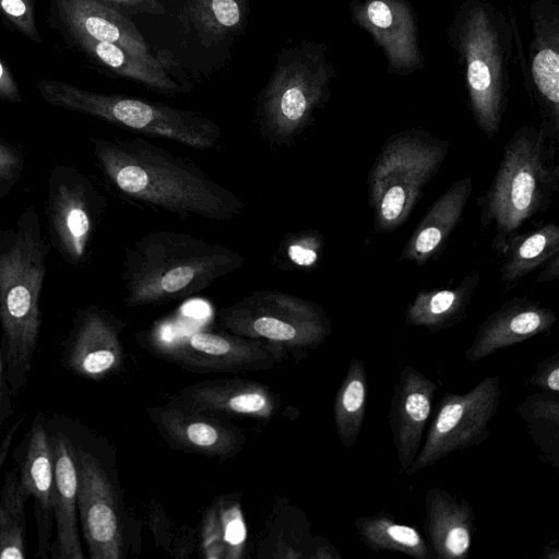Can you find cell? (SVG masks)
<instances>
[{
	"mask_svg": "<svg viewBox=\"0 0 559 559\" xmlns=\"http://www.w3.org/2000/svg\"><path fill=\"white\" fill-rule=\"evenodd\" d=\"M480 278V273L474 270L456 286L421 289L405 309V324L430 333L457 324L465 318Z\"/></svg>",
	"mask_w": 559,
	"mask_h": 559,
	"instance_id": "obj_26",
	"label": "cell"
},
{
	"mask_svg": "<svg viewBox=\"0 0 559 559\" xmlns=\"http://www.w3.org/2000/svg\"><path fill=\"white\" fill-rule=\"evenodd\" d=\"M448 152L447 140L423 128H408L385 140L367 177L374 233H392L407 222Z\"/></svg>",
	"mask_w": 559,
	"mask_h": 559,
	"instance_id": "obj_6",
	"label": "cell"
},
{
	"mask_svg": "<svg viewBox=\"0 0 559 559\" xmlns=\"http://www.w3.org/2000/svg\"><path fill=\"white\" fill-rule=\"evenodd\" d=\"M123 322L108 310L90 305L76 310L61 343L60 364L69 373L99 381L118 372L123 364L120 338Z\"/></svg>",
	"mask_w": 559,
	"mask_h": 559,
	"instance_id": "obj_15",
	"label": "cell"
},
{
	"mask_svg": "<svg viewBox=\"0 0 559 559\" xmlns=\"http://www.w3.org/2000/svg\"><path fill=\"white\" fill-rule=\"evenodd\" d=\"M186 13L201 34L212 37L236 28L242 16L238 0H190Z\"/></svg>",
	"mask_w": 559,
	"mask_h": 559,
	"instance_id": "obj_33",
	"label": "cell"
},
{
	"mask_svg": "<svg viewBox=\"0 0 559 559\" xmlns=\"http://www.w3.org/2000/svg\"><path fill=\"white\" fill-rule=\"evenodd\" d=\"M154 350L178 366L197 372H238L275 367L285 356L280 347L229 332L199 330L159 340Z\"/></svg>",
	"mask_w": 559,
	"mask_h": 559,
	"instance_id": "obj_13",
	"label": "cell"
},
{
	"mask_svg": "<svg viewBox=\"0 0 559 559\" xmlns=\"http://www.w3.org/2000/svg\"><path fill=\"white\" fill-rule=\"evenodd\" d=\"M225 545V558H239L246 540V526L236 503L217 507Z\"/></svg>",
	"mask_w": 559,
	"mask_h": 559,
	"instance_id": "obj_35",
	"label": "cell"
},
{
	"mask_svg": "<svg viewBox=\"0 0 559 559\" xmlns=\"http://www.w3.org/2000/svg\"><path fill=\"white\" fill-rule=\"evenodd\" d=\"M424 507V533L435 559H467L476 531L471 503L441 487H431L425 493Z\"/></svg>",
	"mask_w": 559,
	"mask_h": 559,
	"instance_id": "obj_23",
	"label": "cell"
},
{
	"mask_svg": "<svg viewBox=\"0 0 559 559\" xmlns=\"http://www.w3.org/2000/svg\"><path fill=\"white\" fill-rule=\"evenodd\" d=\"M49 249L33 205L0 227V349L13 397L27 382L38 345Z\"/></svg>",
	"mask_w": 559,
	"mask_h": 559,
	"instance_id": "obj_2",
	"label": "cell"
},
{
	"mask_svg": "<svg viewBox=\"0 0 559 559\" xmlns=\"http://www.w3.org/2000/svg\"><path fill=\"white\" fill-rule=\"evenodd\" d=\"M472 192V177L452 182L417 224L402 249L400 260L423 266L430 260L438 259L463 217Z\"/></svg>",
	"mask_w": 559,
	"mask_h": 559,
	"instance_id": "obj_25",
	"label": "cell"
},
{
	"mask_svg": "<svg viewBox=\"0 0 559 559\" xmlns=\"http://www.w3.org/2000/svg\"><path fill=\"white\" fill-rule=\"evenodd\" d=\"M0 197H1V194H0Z\"/></svg>",
	"mask_w": 559,
	"mask_h": 559,
	"instance_id": "obj_46",
	"label": "cell"
},
{
	"mask_svg": "<svg viewBox=\"0 0 559 559\" xmlns=\"http://www.w3.org/2000/svg\"><path fill=\"white\" fill-rule=\"evenodd\" d=\"M78 467V518L91 559H121L124 524L118 488L85 427L68 417Z\"/></svg>",
	"mask_w": 559,
	"mask_h": 559,
	"instance_id": "obj_10",
	"label": "cell"
},
{
	"mask_svg": "<svg viewBox=\"0 0 559 559\" xmlns=\"http://www.w3.org/2000/svg\"><path fill=\"white\" fill-rule=\"evenodd\" d=\"M559 280V254L552 257L543 266L537 276V283H545L549 281Z\"/></svg>",
	"mask_w": 559,
	"mask_h": 559,
	"instance_id": "obj_44",
	"label": "cell"
},
{
	"mask_svg": "<svg viewBox=\"0 0 559 559\" xmlns=\"http://www.w3.org/2000/svg\"><path fill=\"white\" fill-rule=\"evenodd\" d=\"M0 99L20 103L22 97L17 84L7 64L0 59Z\"/></svg>",
	"mask_w": 559,
	"mask_h": 559,
	"instance_id": "obj_42",
	"label": "cell"
},
{
	"mask_svg": "<svg viewBox=\"0 0 559 559\" xmlns=\"http://www.w3.org/2000/svg\"><path fill=\"white\" fill-rule=\"evenodd\" d=\"M558 138L542 121L519 127L506 143L491 183L477 199L481 224L495 228L493 240L550 209L559 188Z\"/></svg>",
	"mask_w": 559,
	"mask_h": 559,
	"instance_id": "obj_5",
	"label": "cell"
},
{
	"mask_svg": "<svg viewBox=\"0 0 559 559\" xmlns=\"http://www.w3.org/2000/svg\"><path fill=\"white\" fill-rule=\"evenodd\" d=\"M534 443L555 466L559 463V396L550 392L528 395L518 407Z\"/></svg>",
	"mask_w": 559,
	"mask_h": 559,
	"instance_id": "obj_32",
	"label": "cell"
},
{
	"mask_svg": "<svg viewBox=\"0 0 559 559\" xmlns=\"http://www.w3.org/2000/svg\"><path fill=\"white\" fill-rule=\"evenodd\" d=\"M218 322L229 333L295 354L316 349L332 332L319 304L277 289L254 290L219 309Z\"/></svg>",
	"mask_w": 559,
	"mask_h": 559,
	"instance_id": "obj_9",
	"label": "cell"
},
{
	"mask_svg": "<svg viewBox=\"0 0 559 559\" xmlns=\"http://www.w3.org/2000/svg\"><path fill=\"white\" fill-rule=\"evenodd\" d=\"M438 389L435 381L414 366H405L400 372L388 413L400 474H405L420 449Z\"/></svg>",
	"mask_w": 559,
	"mask_h": 559,
	"instance_id": "obj_20",
	"label": "cell"
},
{
	"mask_svg": "<svg viewBox=\"0 0 559 559\" xmlns=\"http://www.w3.org/2000/svg\"><path fill=\"white\" fill-rule=\"evenodd\" d=\"M12 393L5 378L4 366L0 349V436L5 423L13 415Z\"/></svg>",
	"mask_w": 559,
	"mask_h": 559,
	"instance_id": "obj_41",
	"label": "cell"
},
{
	"mask_svg": "<svg viewBox=\"0 0 559 559\" xmlns=\"http://www.w3.org/2000/svg\"><path fill=\"white\" fill-rule=\"evenodd\" d=\"M203 549L206 558H225V545L218 509H211L203 525Z\"/></svg>",
	"mask_w": 559,
	"mask_h": 559,
	"instance_id": "obj_38",
	"label": "cell"
},
{
	"mask_svg": "<svg viewBox=\"0 0 559 559\" xmlns=\"http://www.w3.org/2000/svg\"><path fill=\"white\" fill-rule=\"evenodd\" d=\"M57 8L74 36L119 45L151 64L162 66L135 25L112 7L99 0H57Z\"/></svg>",
	"mask_w": 559,
	"mask_h": 559,
	"instance_id": "obj_24",
	"label": "cell"
},
{
	"mask_svg": "<svg viewBox=\"0 0 559 559\" xmlns=\"http://www.w3.org/2000/svg\"><path fill=\"white\" fill-rule=\"evenodd\" d=\"M556 321L552 309L526 297H514L485 318L464 357L476 362L499 349L550 332Z\"/></svg>",
	"mask_w": 559,
	"mask_h": 559,
	"instance_id": "obj_21",
	"label": "cell"
},
{
	"mask_svg": "<svg viewBox=\"0 0 559 559\" xmlns=\"http://www.w3.org/2000/svg\"><path fill=\"white\" fill-rule=\"evenodd\" d=\"M501 397L499 376H488L466 393L445 392L439 400L426 440L405 474L413 476L454 451L483 443Z\"/></svg>",
	"mask_w": 559,
	"mask_h": 559,
	"instance_id": "obj_11",
	"label": "cell"
},
{
	"mask_svg": "<svg viewBox=\"0 0 559 559\" xmlns=\"http://www.w3.org/2000/svg\"><path fill=\"white\" fill-rule=\"evenodd\" d=\"M26 415L19 417L7 430L5 435L0 440V472L9 456L10 449L13 444L14 438L23 426Z\"/></svg>",
	"mask_w": 559,
	"mask_h": 559,
	"instance_id": "obj_43",
	"label": "cell"
},
{
	"mask_svg": "<svg viewBox=\"0 0 559 559\" xmlns=\"http://www.w3.org/2000/svg\"><path fill=\"white\" fill-rule=\"evenodd\" d=\"M324 238L318 230H302L289 234L280 249L284 267L311 270L321 260Z\"/></svg>",
	"mask_w": 559,
	"mask_h": 559,
	"instance_id": "obj_34",
	"label": "cell"
},
{
	"mask_svg": "<svg viewBox=\"0 0 559 559\" xmlns=\"http://www.w3.org/2000/svg\"><path fill=\"white\" fill-rule=\"evenodd\" d=\"M0 14L24 36L40 44L34 0H0Z\"/></svg>",
	"mask_w": 559,
	"mask_h": 559,
	"instance_id": "obj_36",
	"label": "cell"
},
{
	"mask_svg": "<svg viewBox=\"0 0 559 559\" xmlns=\"http://www.w3.org/2000/svg\"><path fill=\"white\" fill-rule=\"evenodd\" d=\"M543 558L545 559H559V550L557 547H552L550 545L544 548Z\"/></svg>",
	"mask_w": 559,
	"mask_h": 559,
	"instance_id": "obj_45",
	"label": "cell"
},
{
	"mask_svg": "<svg viewBox=\"0 0 559 559\" xmlns=\"http://www.w3.org/2000/svg\"><path fill=\"white\" fill-rule=\"evenodd\" d=\"M107 201L92 180L73 166L56 165L49 176L47 219L51 243L73 265L90 258L92 240Z\"/></svg>",
	"mask_w": 559,
	"mask_h": 559,
	"instance_id": "obj_12",
	"label": "cell"
},
{
	"mask_svg": "<svg viewBox=\"0 0 559 559\" xmlns=\"http://www.w3.org/2000/svg\"><path fill=\"white\" fill-rule=\"evenodd\" d=\"M81 47L92 57L121 76L138 81L162 93H177L179 85L164 71L162 66L151 64L119 45L75 36Z\"/></svg>",
	"mask_w": 559,
	"mask_h": 559,
	"instance_id": "obj_30",
	"label": "cell"
},
{
	"mask_svg": "<svg viewBox=\"0 0 559 559\" xmlns=\"http://www.w3.org/2000/svg\"><path fill=\"white\" fill-rule=\"evenodd\" d=\"M52 452V511L56 537L50 543L49 558L85 559L78 518V467L68 416L55 413L48 418Z\"/></svg>",
	"mask_w": 559,
	"mask_h": 559,
	"instance_id": "obj_18",
	"label": "cell"
},
{
	"mask_svg": "<svg viewBox=\"0 0 559 559\" xmlns=\"http://www.w3.org/2000/svg\"><path fill=\"white\" fill-rule=\"evenodd\" d=\"M23 157L16 147L0 139V190L10 188L21 175Z\"/></svg>",
	"mask_w": 559,
	"mask_h": 559,
	"instance_id": "obj_39",
	"label": "cell"
},
{
	"mask_svg": "<svg viewBox=\"0 0 559 559\" xmlns=\"http://www.w3.org/2000/svg\"><path fill=\"white\" fill-rule=\"evenodd\" d=\"M171 402L219 418L269 419L278 405L275 393L267 385L239 378L207 380L187 385Z\"/></svg>",
	"mask_w": 559,
	"mask_h": 559,
	"instance_id": "obj_22",
	"label": "cell"
},
{
	"mask_svg": "<svg viewBox=\"0 0 559 559\" xmlns=\"http://www.w3.org/2000/svg\"><path fill=\"white\" fill-rule=\"evenodd\" d=\"M360 540L372 551H396L415 559H435L429 544L413 526L399 523L386 511L354 521Z\"/></svg>",
	"mask_w": 559,
	"mask_h": 559,
	"instance_id": "obj_28",
	"label": "cell"
},
{
	"mask_svg": "<svg viewBox=\"0 0 559 559\" xmlns=\"http://www.w3.org/2000/svg\"><path fill=\"white\" fill-rule=\"evenodd\" d=\"M114 9L118 8L128 12L163 13L164 7L159 0H99Z\"/></svg>",
	"mask_w": 559,
	"mask_h": 559,
	"instance_id": "obj_40",
	"label": "cell"
},
{
	"mask_svg": "<svg viewBox=\"0 0 559 559\" xmlns=\"http://www.w3.org/2000/svg\"><path fill=\"white\" fill-rule=\"evenodd\" d=\"M14 467L24 496L33 499L36 523L37 558H49L52 537L53 464L48 417L38 411L27 431L12 452Z\"/></svg>",
	"mask_w": 559,
	"mask_h": 559,
	"instance_id": "obj_17",
	"label": "cell"
},
{
	"mask_svg": "<svg viewBox=\"0 0 559 559\" xmlns=\"http://www.w3.org/2000/svg\"><path fill=\"white\" fill-rule=\"evenodd\" d=\"M530 20L533 37L526 61L514 21V38L521 56L524 84L542 121L559 133V5L556 0H532Z\"/></svg>",
	"mask_w": 559,
	"mask_h": 559,
	"instance_id": "obj_14",
	"label": "cell"
},
{
	"mask_svg": "<svg viewBox=\"0 0 559 559\" xmlns=\"http://www.w3.org/2000/svg\"><path fill=\"white\" fill-rule=\"evenodd\" d=\"M352 22L381 48L389 74L407 76L424 67L417 16L408 0H350Z\"/></svg>",
	"mask_w": 559,
	"mask_h": 559,
	"instance_id": "obj_16",
	"label": "cell"
},
{
	"mask_svg": "<svg viewBox=\"0 0 559 559\" xmlns=\"http://www.w3.org/2000/svg\"><path fill=\"white\" fill-rule=\"evenodd\" d=\"M36 88L50 105L193 150L213 148L222 135L217 123L195 111L122 95L94 93L58 80L43 79L36 83Z\"/></svg>",
	"mask_w": 559,
	"mask_h": 559,
	"instance_id": "obj_7",
	"label": "cell"
},
{
	"mask_svg": "<svg viewBox=\"0 0 559 559\" xmlns=\"http://www.w3.org/2000/svg\"><path fill=\"white\" fill-rule=\"evenodd\" d=\"M96 164L111 190L143 209L179 218L230 221L245 202L187 158L144 138H91Z\"/></svg>",
	"mask_w": 559,
	"mask_h": 559,
	"instance_id": "obj_1",
	"label": "cell"
},
{
	"mask_svg": "<svg viewBox=\"0 0 559 559\" xmlns=\"http://www.w3.org/2000/svg\"><path fill=\"white\" fill-rule=\"evenodd\" d=\"M514 21L488 0H463L447 28L464 69L471 112L488 141L499 132L508 107Z\"/></svg>",
	"mask_w": 559,
	"mask_h": 559,
	"instance_id": "obj_4",
	"label": "cell"
},
{
	"mask_svg": "<svg viewBox=\"0 0 559 559\" xmlns=\"http://www.w3.org/2000/svg\"><path fill=\"white\" fill-rule=\"evenodd\" d=\"M243 264L245 258L224 245L180 231H150L124 249L123 302L139 308L189 298Z\"/></svg>",
	"mask_w": 559,
	"mask_h": 559,
	"instance_id": "obj_3",
	"label": "cell"
},
{
	"mask_svg": "<svg viewBox=\"0 0 559 559\" xmlns=\"http://www.w3.org/2000/svg\"><path fill=\"white\" fill-rule=\"evenodd\" d=\"M492 248L501 258V282L512 286L559 254V226L547 223L535 230L518 231L493 240Z\"/></svg>",
	"mask_w": 559,
	"mask_h": 559,
	"instance_id": "obj_27",
	"label": "cell"
},
{
	"mask_svg": "<svg viewBox=\"0 0 559 559\" xmlns=\"http://www.w3.org/2000/svg\"><path fill=\"white\" fill-rule=\"evenodd\" d=\"M335 76L326 46L304 43L280 61L255 110L260 136L274 146L296 142L331 97Z\"/></svg>",
	"mask_w": 559,
	"mask_h": 559,
	"instance_id": "obj_8",
	"label": "cell"
},
{
	"mask_svg": "<svg viewBox=\"0 0 559 559\" xmlns=\"http://www.w3.org/2000/svg\"><path fill=\"white\" fill-rule=\"evenodd\" d=\"M27 500L21 490L15 467L5 471L0 489V559L26 557Z\"/></svg>",
	"mask_w": 559,
	"mask_h": 559,
	"instance_id": "obj_31",
	"label": "cell"
},
{
	"mask_svg": "<svg viewBox=\"0 0 559 559\" xmlns=\"http://www.w3.org/2000/svg\"><path fill=\"white\" fill-rule=\"evenodd\" d=\"M164 439L179 450L227 459L239 453L245 435L227 420L175 402L148 411Z\"/></svg>",
	"mask_w": 559,
	"mask_h": 559,
	"instance_id": "obj_19",
	"label": "cell"
},
{
	"mask_svg": "<svg viewBox=\"0 0 559 559\" xmlns=\"http://www.w3.org/2000/svg\"><path fill=\"white\" fill-rule=\"evenodd\" d=\"M368 400V377L365 364L352 358L334 400V423L340 441L352 448L361 431Z\"/></svg>",
	"mask_w": 559,
	"mask_h": 559,
	"instance_id": "obj_29",
	"label": "cell"
},
{
	"mask_svg": "<svg viewBox=\"0 0 559 559\" xmlns=\"http://www.w3.org/2000/svg\"><path fill=\"white\" fill-rule=\"evenodd\" d=\"M527 385L536 386L543 392L559 393V352L546 357L536 365L534 372L526 380Z\"/></svg>",
	"mask_w": 559,
	"mask_h": 559,
	"instance_id": "obj_37",
	"label": "cell"
}]
</instances>
